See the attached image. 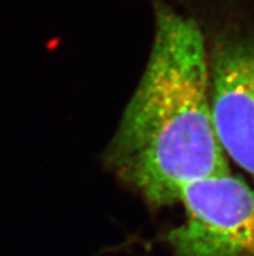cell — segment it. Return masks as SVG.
<instances>
[{"label":"cell","mask_w":254,"mask_h":256,"mask_svg":"<svg viewBox=\"0 0 254 256\" xmlns=\"http://www.w3.org/2000/svg\"><path fill=\"white\" fill-rule=\"evenodd\" d=\"M105 159L155 207L230 173L213 121L206 39L195 20L169 4L156 3L151 55Z\"/></svg>","instance_id":"6da1fadb"},{"label":"cell","mask_w":254,"mask_h":256,"mask_svg":"<svg viewBox=\"0 0 254 256\" xmlns=\"http://www.w3.org/2000/svg\"><path fill=\"white\" fill-rule=\"evenodd\" d=\"M206 47L217 136L254 181V29L226 30Z\"/></svg>","instance_id":"3957f363"},{"label":"cell","mask_w":254,"mask_h":256,"mask_svg":"<svg viewBox=\"0 0 254 256\" xmlns=\"http://www.w3.org/2000/svg\"><path fill=\"white\" fill-rule=\"evenodd\" d=\"M179 202L186 218L165 237L168 256H254V188L244 180H201Z\"/></svg>","instance_id":"7a4b0ae2"}]
</instances>
